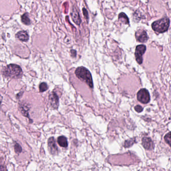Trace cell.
<instances>
[{
  "label": "cell",
  "instance_id": "obj_9",
  "mask_svg": "<svg viewBox=\"0 0 171 171\" xmlns=\"http://www.w3.org/2000/svg\"><path fill=\"white\" fill-rule=\"evenodd\" d=\"M142 145L147 150H152L153 149L154 145L152 140L149 137H145L142 139Z\"/></svg>",
  "mask_w": 171,
  "mask_h": 171
},
{
  "label": "cell",
  "instance_id": "obj_4",
  "mask_svg": "<svg viewBox=\"0 0 171 171\" xmlns=\"http://www.w3.org/2000/svg\"><path fill=\"white\" fill-rule=\"evenodd\" d=\"M137 99L139 102L146 104L150 101V95L146 89H141L137 93Z\"/></svg>",
  "mask_w": 171,
  "mask_h": 171
},
{
  "label": "cell",
  "instance_id": "obj_7",
  "mask_svg": "<svg viewBox=\"0 0 171 171\" xmlns=\"http://www.w3.org/2000/svg\"><path fill=\"white\" fill-rule=\"evenodd\" d=\"M48 149H49L50 153L52 155H56L58 153V147L54 137H50L48 139Z\"/></svg>",
  "mask_w": 171,
  "mask_h": 171
},
{
  "label": "cell",
  "instance_id": "obj_10",
  "mask_svg": "<svg viewBox=\"0 0 171 171\" xmlns=\"http://www.w3.org/2000/svg\"><path fill=\"white\" fill-rule=\"evenodd\" d=\"M71 15H72V18H73L74 22L77 25H79L81 23V19L80 18L78 11L75 8H74L73 9Z\"/></svg>",
  "mask_w": 171,
  "mask_h": 171
},
{
  "label": "cell",
  "instance_id": "obj_11",
  "mask_svg": "<svg viewBox=\"0 0 171 171\" xmlns=\"http://www.w3.org/2000/svg\"><path fill=\"white\" fill-rule=\"evenodd\" d=\"M16 37L22 41L26 42L29 40V35L26 31H19L17 33Z\"/></svg>",
  "mask_w": 171,
  "mask_h": 171
},
{
  "label": "cell",
  "instance_id": "obj_3",
  "mask_svg": "<svg viewBox=\"0 0 171 171\" xmlns=\"http://www.w3.org/2000/svg\"><path fill=\"white\" fill-rule=\"evenodd\" d=\"M170 20L168 18H163L162 19L154 22L152 24V27L153 31L155 32L162 33L165 32L168 30L170 26Z\"/></svg>",
  "mask_w": 171,
  "mask_h": 171
},
{
  "label": "cell",
  "instance_id": "obj_21",
  "mask_svg": "<svg viewBox=\"0 0 171 171\" xmlns=\"http://www.w3.org/2000/svg\"><path fill=\"white\" fill-rule=\"evenodd\" d=\"M71 52L72 56H73L74 57H75L76 55V52L75 51V50H71Z\"/></svg>",
  "mask_w": 171,
  "mask_h": 171
},
{
  "label": "cell",
  "instance_id": "obj_2",
  "mask_svg": "<svg viewBox=\"0 0 171 171\" xmlns=\"http://www.w3.org/2000/svg\"><path fill=\"white\" fill-rule=\"evenodd\" d=\"M22 70L20 66L13 64L6 66L3 70V75L6 77L19 78L22 76Z\"/></svg>",
  "mask_w": 171,
  "mask_h": 171
},
{
  "label": "cell",
  "instance_id": "obj_16",
  "mask_svg": "<svg viewBox=\"0 0 171 171\" xmlns=\"http://www.w3.org/2000/svg\"><path fill=\"white\" fill-rule=\"evenodd\" d=\"M166 142L171 147V132H169L164 137Z\"/></svg>",
  "mask_w": 171,
  "mask_h": 171
},
{
  "label": "cell",
  "instance_id": "obj_1",
  "mask_svg": "<svg viewBox=\"0 0 171 171\" xmlns=\"http://www.w3.org/2000/svg\"><path fill=\"white\" fill-rule=\"evenodd\" d=\"M75 74L78 79L84 82L90 88H93V81L92 74L87 68L84 67H79L75 70Z\"/></svg>",
  "mask_w": 171,
  "mask_h": 171
},
{
  "label": "cell",
  "instance_id": "obj_15",
  "mask_svg": "<svg viewBox=\"0 0 171 171\" xmlns=\"http://www.w3.org/2000/svg\"><path fill=\"white\" fill-rule=\"evenodd\" d=\"M48 89V86L45 82H42L39 86V90L41 92H45Z\"/></svg>",
  "mask_w": 171,
  "mask_h": 171
},
{
  "label": "cell",
  "instance_id": "obj_20",
  "mask_svg": "<svg viewBox=\"0 0 171 171\" xmlns=\"http://www.w3.org/2000/svg\"><path fill=\"white\" fill-rule=\"evenodd\" d=\"M83 15H84V17H86V19H89V15H88V13H87V11L86 10L85 8H83Z\"/></svg>",
  "mask_w": 171,
  "mask_h": 171
},
{
  "label": "cell",
  "instance_id": "obj_5",
  "mask_svg": "<svg viewBox=\"0 0 171 171\" xmlns=\"http://www.w3.org/2000/svg\"><path fill=\"white\" fill-rule=\"evenodd\" d=\"M146 51V46L144 45H140L137 46L135 52L136 61L139 64L143 63V55Z\"/></svg>",
  "mask_w": 171,
  "mask_h": 171
},
{
  "label": "cell",
  "instance_id": "obj_6",
  "mask_svg": "<svg viewBox=\"0 0 171 171\" xmlns=\"http://www.w3.org/2000/svg\"><path fill=\"white\" fill-rule=\"evenodd\" d=\"M136 38L137 41L143 42V43H145L147 41V40L149 39L147 33L145 30H139L136 32Z\"/></svg>",
  "mask_w": 171,
  "mask_h": 171
},
{
  "label": "cell",
  "instance_id": "obj_18",
  "mask_svg": "<svg viewBox=\"0 0 171 171\" xmlns=\"http://www.w3.org/2000/svg\"><path fill=\"white\" fill-rule=\"evenodd\" d=\"M134 142V140H129L125 141L124 147H129L130 146H131L133 145Z\"/></svg>",
  "mask_w": 171,
  "mask_h": 171
},
{
  "label": "cell",
  "instance_id": "obj_12",
  "mask_svg": "<svg viewBox=\"0 0 171 171\" xmlns=\"http://www.w3.org/2000/svg\"><path fill=\"white\" fill-rule=\"evenodd\" d=\"M58 144L60 146L62 147H68V142L67 140L66 137L64 136H60L58 137L57 139Z\"/></svg>",
  "mask_w": 171,
  "mask_h": 171
},
{
  "label": "cell",
  "instance_id": "obj_13",
  "mask_svg": "<svg viewBox=\"0 0 171 171\" xmlns=\"http://www.w3.org/2000/svg\"><path fill=\"white\" fill-rule=\"evenodd\" d=\"M118 19L122 22L124 24H129V19L127 15L124 13H121L118 15Z\"/></svg>",
  "mask_w": 171,
  "mask_h": 171
},
{
  "label": "cell",
  "instance_id": "obj_17",
  "mask_svg": "<svg viewBox=\"0 0 171 171\" xmlns=\"http://www.w3.org/2000/svg\"><path fill=\"white\" fill-rule=\"evenodd\" d=\"M14 149H15V151L17 153H20L22 150V147L20 146V145L19 144H18V143H15V146H14Z\"/></svg>",
  "mask_w": 171,
  "mask_h": 171
},
{
  "label": "cell",
  "instance_id": "obj_19",
  "mask_svg": "<svg viewBox=\"0 0 171 171\" xmlns=\"http://www.w3.org/2000/svg\"><path fill=\"white\" fill-rule=\"evenodd\" d=\"M134 109L137 112H141L142 111H143V108H142V106H140V105H136L134 107Z\"/></svg>",
  "mask_w": 171,
  "mask_h": 171
},
{
  "label": "cell",
  "instance_id": "obj_8",
  "mask_svg": "<svg viewBox=\"0 0 171 171\" xmlns=\"http://www.w3.org/2000/svg\"><path fill=\"white\" fill-rule=\"evenodd\" d=\"M49 102L53 108L57 109L59 106V98L57 94L54 92L49 95Z\"/></svg>",
  "mask_w": 171,
  "mask_h": 171
},
{
  "label": "cell",
  "instance_id": "obj_14",
  "mask_svg": "<svg viewBox=\"0 0 171 171\" xmlns=\"http://www.w3.org/2000/svg\"><path fill=\"white\" fill-rule=\"evenodd\" d=\"M21 20L24 24L26 25H29L31 24V21L28 17V13L24 14L22 16Z\"/></svg>",
  "mask_w": 171,
  "mask_h": 171
}]
</instances>
